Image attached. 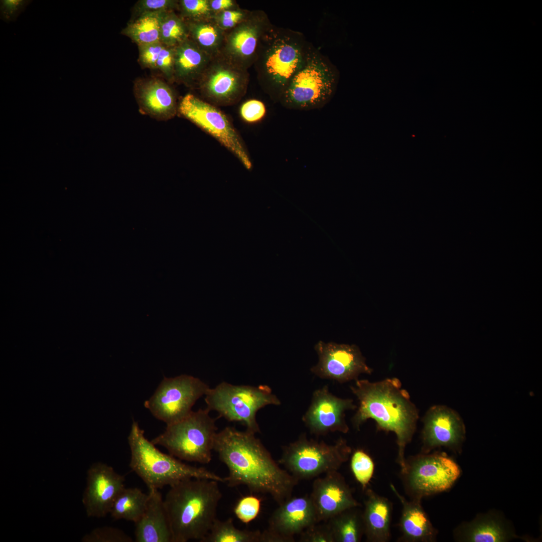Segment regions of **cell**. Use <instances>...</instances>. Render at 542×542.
<instances>
[{"instance_id":"obj_1","label":"cell","mask_w":542,"mask_h":542,"mask_svg":"<svg viewBox=\"0 0 542 542\" xmlns=\"http://www.w3.org/2000/svg\"><path fill=\"white\" fill-rule=\"evenodd\" d=\"M255 434L226 427L215 436L213 450L227 467L224 483L268 494L278 504L292 496L298 480L281 468Z\"/></svg>"},{"instance_id":"obj_2","label":"cell","mask_w":542,"mask_h":542,"mask_svg":"<svg viewBox=\"0 0 542 542\" xmlns=\"http://www.w3.org/2000/svg\"><path fill=\"white\" fill-rule=\"evenodd\" d=\"M350 388L358 400L353 426L359 430L371 419L379 429L393 432L398 447L397 461L402 470L405 448L413 438L419 419L418 410L408 392L395 377L375 382L357 379Z\"/></svg>"},{"instance_id":"obj_3","label":"cell","mask_w":542,"mask_h":542,"mask_svg":"<svg viewBox=\"0 0 542 542\" xmlns=\"http://www.w3.org/2000/svg\"><path fill=\"white\" fill-rule=\"evenodd\" d=\"M219 482L190 478L171 486L164 499L173 542H202L217 518L222 497Z\"/></svg>"},{"instance_id":"obj_4","label":"cell","mask_w":542,"mask_h":542,"mask_svg":"<svg viewBox=\"0 0 542 542\" xmlns=\"http://www.w3.org/2000/svg\"><path fill=\"white\" fill-rule=\"evenodd\" d=\"M312 45L303 33L272 24L262 35L254 64L261 88L275 102H279Z\"/></svg>"},{"instance_id":"obj_5","label":"cell","mask_w":542,"mask_h":542,"mask_svg":"<svg viewBox=\"0 0 542 542\" xmlns=\"http://www.w3.org/2000/svg\"><path fill=\"white\" fill-rule=\"evenodd\" d=\"M130 450V468L145 482L149 489L170 487L185 479L202 478L224 483L222 478L204 467L183 463L181 460L162 452L145 436L137 422L133 421L127 438Z\"/></svg>"},{"instance_id":"obj_6","label":"cell","mask_w":542,"mask_h":542,"mask_svg":"<svg viewBox=\"0 0 542 542\" xmlns=\"http://www.w3.org/2000/svg\"><path fill=\"white\" fill-rule=\"evenodd\" d=\"M339 77L337 67L312 44L303 63L288 83L279 102L290 109L321 108L333 97Z\"/></svg>"},{"instance_id":"obj_7","label":"cell","mask_w":542,"mask_h":542,"mask_svg":"<svg viewBox=\"0 0 542 542\" xmlns=\"http://www.w3.org/2000/svg\"><path fill=\"white\" fill-rule=\"evenodd\" d=\"M210 411L207 408L192 411L184 419L167 425L164 432L152 442L164 447L181 460L209 464L218 430Z\"/></svg>"},{"instance_id":"obj_8","label":"cell","mask_w":542,"mask_h":542,"mask_svg":"<svg viewBox=\"0 0 542 542\" xmlns=\"http://www.w3.org/2000/svg\"><path fill=\"white\" fill-rule=\"evenodd\" d=\"M204 400L206 408L217 412L219 417L239 422L255 434L260 432L257 412L266 405L281 404L268 385H234L225 381L210 388Z\"/></svg>"},{"instance_id":"obj_9","label":"cell","mask_w":542,"mask_h":542,"mask_svg":"<svg viewBox=\"0 0 542 542\" xmlns=\"http://www.w3.org/2000/svg\"><path fill=\"white\" fill-rule=\"evenodd\" d=\"M282 450L279 464L298 480L337 471L352 453L351 447L342 438L333 444H328L309 439L306 434L283 447Z\"/></svg>"},{"instance_id":"obj_10","label":"cell","mask_w":542,"mask_h":542,"mask_svg":"<svg viewBox=\"0 0 542 542\" xmlns=\"http://www.w3.org/2000/svg\"><path fill=\"white\" fill-rule=\"evenodd\" d=\"M406 493L412 498L446 491L460 474L458 465L443 454L422 453L405 459L401 470Z\"/></svg>"},{"instance_id":"obj_11","label":"cell","mask_w":542,"mask_h":542,"mask_svg":"<svg viewBox=\"0 0 542 542\" xmlns=\"http://www.w3.org/2000/svg\"><path fill=\"white\" fill-rule=\"evenodd\" d=\"M178 113L213 137L247 170L252 162L239 134L229 118L216 106L188 93L178 104Z\"/></svg>"},{"instance_id":"obj_12","label":"cell","mask_w":542,"mask_h":542,"mask_svg":"<svg viewBox=\"0 0 542 542\" xmlns=\"http://www.w3.org/2000/svg\"><path fill=\"white\" fill-rule=\"evenodd\" d=\"M210 388L199 378L190 375L165 377L144 405L155 418L167 425L171 424L188 416L196 401Z\"/></svg>"},{"instance_id":"obj_13","label":"cell","mask_w":542,"mask_h":542,"mask_svg":"<svg viewBox=\"0 0 542 542\" xmlns=\"http://www.w3.org/2000/svg\"><path fill=\"white\" fill-rule=\"evenodd\" d=\"M248 82L246 69L219 53L211 59L198 86L206 102L215 106H226L241 99Z\"/></svg>"},{"instance_id":"obj_14","label":"cell","mask_w":542,"mask_h":542,"mask_svg":"<svg viewBox=\"0 0 542 542\" xmlns=\"http://www.w3.org/2000/svg\"><path fill=\"white\" fill-rule=\"evenodd\" d=\"M314 349L319 360L311 371L320 378L344 383L372 372L359 347L354 344L319 341Z\"/></svg>"},{"instance_id":"obj_15","label":"cell","mask_w":542,"mask_h":542,"mask_svg":"<svg viewBox=\"0 0 542 542\" xmlns=\"http://www.w3.org/2000/svg\"><path fill=\"white\" fill-rule=\"evenodd\" d=\"M357 408L353 400L332 394L327 385L315 390L311 403L302 421L312 434L325 435L338 432L346 434L349 427L345 421V412Z\"/></svg>"},{"instance_id":"obj_16","label":"cell","mask_w":542,"mask_h":542,"mask_svg":"<svg viewBox=\"0 0 542 542\" xmlns=\"http://www.w3.org/2000/svg\"><path fill=\"white\" fill-rule=\"evenodd\" d=\"M271 25L264 12H249L243 21L225 34L220 53L235 64L247 69L254 64L259 41Z\"/></svg>"},{"instance_id":"obj_17","label":"cell","mask_w":542,"mask_h":542,"mask_svg":"<svg viewBox=\"0 0 542 542\" xmlns=\"http://www.w3.org/2000/svg\"><path fill=\"white\" fill-rule=\"evenodd\" d=\"M125 478L105 463L92 464L87 472V484L82 498L87 515L100 518L109 513Z\"/></svg>"},{"instance_id":"obj_18","label":"cell","mask_w":542,"mask_h":542,"mask_svg":"<svg viewBox=\"0 0 542 542\" xmlns=\"http://www.w3.org/2000/svg\"><path fill=\"white\" fill-rule=\"evenodd\" d=\"M325 474L314 481L310 495L318 522L327 521L345 510L361 506L340 473L333 471Z\"/></svg>"},{"instance_id":"obj_19","label":"cell","mask_w":542,"mask_h":542,"mask_svg":"<svg viewBox=\"0 0 542 542\" xmlns=\"http://www.w3.org/2000/svg\"><path fill=\"white\" fill-rule=\"evenodd\" d=\"M423 421V453H428L440 447L454 449L463 440V423L458 415L447 406L435 405L431 408Z\"/></svg>"},{"instance_id":"obj_20","label":"cell","mask_w":542,"mask_h":542,"mask_svg":"<svg viewBox=\"0 0 542 542\" xmlns=\"http://www.w3.org/2000/svg\"><path fill=\"white\" fill-rule=\"evenodd\" d=\"M318 522L310 496H291L273 511L268 519L267 529L288 542H293L295 535Z\"/></svg>"},{"instance_id":"obj_21","label":"cell","mask_w":542,"mask_h":542,"mask_svg":"<svg viewBox=\"0 0 542 542\" xmlns=\"http://www.w3.org/2000/svg\"><path fill=\"white\" fill-rule=\"evenodd\" d=\"M134 94L140 112L159 121L173 118L178 104L173 89L157 78L141 79L134 86Z\"/></svg>"},{"instance_id":"obj_22","label":"cell","mask_w":542,"mask_h":542,"mask_svg":"<svg viewBox=\"0 0 542 542\" xmlns=\"http://www.w3.org/2000/svg\"><path fill=\"white\" fill-rule=\"evenodd\" d=\"M146 509L135 524L136 542H173L164 499L158 489H149Z\"/></svg>"},{"instance_id":"obj_23","label":"cell","mask_w":542,"mask_h":542,"mask_svg":"<svg viewBox=\"0 0 542 542\" xmlns=\"http://www.w3.org/2000/svg\"><path fill=\"white\" fill-rule=\"evenodd\" d=\"M390 488L399 500L402 510L399 526L400 539L407 542H429L435 539L436 531L421 505V499L406 500L392 484Z\"/></svg>"},{"instance_id":"obj_24","label":"cell","mask_w":542,"mask_h":542,"mask_svg":"<svg viewBox=\"0 0 542 542\" xmlns=\"http://www.w3.org/2000/svg\"><path fill=\"white\" fill-rule=\"evenodd\" d=\"M366 495L362 516L366 539L370 542H387L390 538L392 504L370 488Z\"/></svg>"},{"instance_id":"obj_25","label":"cell","mask_w":542,"mask_h":542,"mask_svg":"<svg viewBox=\"0 0 542 542\" xmlns=\"http://www.w3.org/2000/svg\"><path fill=\"white\" fill-rule=\"evenodd\" d=\"M212 58L189 38L175 47V80L198 83Z\"/></svg>"},{"instance_id":"obj_26","label":"cell","mask_w":542,"mask_h":542,"mask_svg":"<svg viewBox=\"0 0 542 542\" xmlns=\"http://www.w3.org/2000/svg\"><path fill=\"white\" fill-rule=\"evenodd\" d=\"M189 38L202 50L212 57L222 49L225 32L216 24L213 18L201 20H187Z\"/></svg>"},{"instance_id":"obj_27","label":"cell","mask_w":542,"mask_h":542,"mask_svg":"<svg viewBox=\"0 0 542 542\" xmlns=\"http://www.w3.org/2000/svg\"><path fill=\"white\" fill-rule=\"evenodd\" d=\"M149 494L138 488L124 487L116 497L109 513L115 520L136 522L143 514Z\"/></svg>"},{"instance_id":"obj_28","label":"cell","mask_w":542,"mask_h":542,"mask_svg":"<svg viewBox=\"0 0 542 542\" xmlns=\"http://www.w3.org/2000/svg\"><path fill=\"white\" fill-rule=\"evenodd\" d=\"M460 539L472 542H497L507 540L510 535L503 524L491 516H481L467 524L461 532Z\"/></svg>"},{"instance_id":"obj_29","label":"cell","mask_w":542,"mask_h":542,"mask_svg":"<svg viewBox=\"0 0 542 542\" xmlns=\"http://www.w3.org/2000/svg\"><path fill=\"white\" fill-rule=\"evenodd\" d=\"M358 507L345 510L327 521L334 542H359L364 534L362 513Z\"/></svg>"},{"instance_id":"obj_30","label":"cell","mask_w":542,"mask_h":542,"mask_svg":"<svg viewBox=\"0 0 542 542\" xmlns=\"http://www.w3.org/2000/svg\"><path fill=\"white\" fill-rule=\"evenodd\" d=\"M164 13H147L136 18L122 30V34L138 46L161 42V22Z\"/></svg>"},{"instance_id":"obj_31","label":"cell","mask_w":542,"mask_h":542,"mask_svg":"<svg viewBox=\"0 0 542 542\" xmlns=\"http://www.w3.org/2000/svg\"><path fill=\"white\" fill-rule=\"evenodd\" d=\"M202 542H262V532L238 529L231 517L223 521L216 518Z\"/></svg>"},{"instance_id":"obj_32","label":"cell","mask_w":542,"mask_h":542,"mask_svg":"<svg viewBox=\"0 0 542 542\" xmlns=\"http://www.w3.org/2000/svg\"><path fill=\"white\" fill-rule=\"evenodd\" d=\"M189 38L186 22L174 11L165 12L162 17L160 41L164 45L176 47Z\"/></svg>"},{"instance_id":"obj_33","label":"cell","mask_w":542,"mask_h":542,"mask_svg":"<svg viewBox=\"0 0 542 542\" xmlns=\"http://www.w3.org/2000/svg\"><path fill=\"white\" fill-rule=\"evenodd\" d=\"M350 467L356 480L363 489L366 488L374 470V464L371 458L362 450H356L351 456Z\"/></svg>"},{"instance_id":"obj_34","label":"cell","mask_w":542,"mask_h":542,"mask_svg":"<svg viewBox=\"0 0 542 542\" xmlns=\"http://www.w3.org/2000/svg\"><path fill=\"white\" fill-rule=\"evenodd\" d=\"M261 509V499L253 494L240 498L234 507L233 512L242 523L248 524L254 520Z\"/></svg>"},{"instance_id":"obj_35","label":"cell","mask_w":542,"mask_h":542,"mask_svg":"<svg viewBox=\"0 0 542 542\" xmlns=\"http://www.w3.org/2000/svg\"><path fill=\"white\" fill-rule=\"evenodd\" d=\"M183 17L187 20H201L213 18L212 13L207 0H182L179 2Z\"/></svg>"},{"instance_id":"obj_36","label":"cell","mask_w":542,"mask_h":542,"mask_svg":"<svg viewBox=\"0 0 542 542\" xmlns=\"http://www.w3.org/2000/svg\"><path fill=\"white\" fill-rule=\"evenodd\" d=\"M83 541L90 542H132V538L121 529L113 527L96 528L85 535Z\"/></svg>"},{"instance_id":"obj_37","label":"cell","mask_w":542,"mask_h":542,"mask_svg":"<svg viewBox=\"0 0 542 542\" xmlns=\"http://www.w3.org/2000/svg\"><path fill=\"white\" fill-rule=\"evenodd\" d=\"M177 1L172 0H140L135 5V19L143 14L174 11L178 7Z\"/></svg>"},{"instance_id":"obj_38","label":"cell","mask_w":542,"mask_h":542,"mask_svg":"<svg viewBox=\"0 0 542 542\" xmlns=\"http://www.w3.org/2000/svg\"><path fill=\"white\" fill-rule=\"evenodd\" d=\"M316 523L303 531L300 534L302 542H334L331 528L327 521Z\"/></svg>"},{"instance_id":"obj_39","label":"cell","mask_w":542,"mask_h":542,"mask_svg":"<svg viewBox=\"0 0 542 542\" xmlns=\"http://www.w3.org/2000/svg\"><path fill=\"white\" fill-rule=\"evenodd\" d=\"M249 13L244 10L233 8L214 14L213 19L218 27L225 32L236 26L247 17Z\"/></svg>"},{"instance_id":"obj_40","label":"cell","mask_w":542,"mask_h":542,"mask_svg":"<svg viewBox=\"0 0 542 542\" xmlns=\"http://www.w3.org/2000/svg\"><path fill=\"white\" fill-rule=\"evenodd\" d=\"M241 118L248 123L261 120L265 116L266 108L264 103L257 99H250L244 102L239 110Z\"/></svg>"},{"instance_id":"obj_41","label":"cell","mask_w":542,"mask_h":542,"mask_svg":"<svg viewBox=\"0 0 542 542\" xmlns=\"http://www.w3.org/2000/svg\"><path fill=\"white\" fill-rule=\"evenodd\" d=\"M164 46L159 42L138 46L140 64L144 68L156 69L157 60Z\"/></svg>"},{"instance_id":"obj_42","label":"cell","mask_w":542,"mask_h":542,"mask_svg":"<svg viewBox=\"0 0 542 542\" xmlns=\"http://www.w3.org/2000/svg\"><path fill=\"white\" fill-rule=\"evenodd\" d=\"M31 2L29 0H1V19L7 23L15 22Z\"/></svg>"},{"instance_id":"obj_43","label":"cell","mask_w":542,"mask_h":542,"mask_svg":"<svg viewBox=\"0 0 542 542\" xmlns=\"http://www.w3.org/2000/svg\"><path fill=\"white\" fill-rule=\"evenodd\" d=\"M175 47L164 46L157 62L156 69L159 70L169 81L174 78Z\"/></svg>"},{"instance_id":"obj_44","label":"cell","mask_w":542,"mask_h":542,"mask_svg":"<svg viewBox=\"0 0 542 542\" xmlns=\"http://www.w3.org/2000/svg\"><path fill=\"white\" fill-rule=\"evenodd\" d=\"M210 9L215 14L219 12L233 9L234 2L232 0H211L209 1Z\"/></svg>"}]
</instances>
